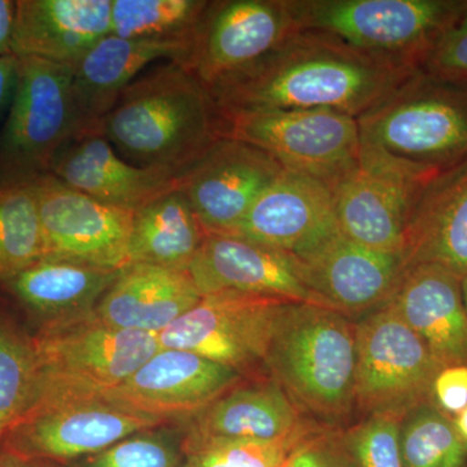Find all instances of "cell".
Segmentation results:
<instances>
[{
	"label": "cell",
	"mask_w": 467,
	"mask_h": 467,
	"mask_svg": "<svg viewBox=\"0 0 467 467\" xmlns=\"http://www.w3.org/2000/svg\"><path fill=\"white\" fill-rule=\"evenodd\" d=\"M17 57H0V116L14 99L17 84Z\"/></svg>",
	"instance_id": "ab89813d"
},
{
	"label": "cell",
	"mask_w": 467,
	"mask_h": 467,
	"mask_svg": "<svg viewBox=\"0 0 467 467\" xmlns=\"http://www.w3.org/2000/svg\"><path fill=\"white\" fill-rule=\"evenodd\" d=\"M242 379L235 368L196 353L160 349L121 386L100 399L156 420L190 418Z\"/></svg>",
	"instance_id": "2e32d148"
},
{
	"label": "cell",
	"mask_w": 467,
	"mask_h": 467,
	"mask_svg": "<svg viewBox=\"0 0 467 467\" xmlns=\"http://www.w3.org/2000/svg\"><path fill=\"white\" fill-rule=\"evenodd\" d=\"M189 273L202 296L236 291L326 306L306 285L296 257L241 236L208 235Z\"/></svg>",
	"instance_id": "ac0fdd59"
},
{
	"label": "cell",
	"mask_w": 467,
	"mask_h": 467,
	"mask_svg": "<svg viewBox=\"0 0 467 467\" xmlns=\"http://www.w3.org/2000/svg\"><path fill=\"white\" fill-rule=\"evenodd\" d=\"M290 301L236 291L205 295L159 334L160 348L196 353L238 370L265 365L282 306Z\"/></svg>",
	"instance_id": "7c38bea8"
},
{
	"label": "cell",
	"mask_w": 467,
	"mask_h": 467,
	"mask_svg": "<svg viewBox=\"0 0 467 467\" xmlns=\"http://www.w3.org/2000/svg\"><path fill=\"white\" fill-rule=\"evenodd\" d=\"M209 0H112L110 34L143 41H192Z\"/></svg>",
	"instance_id": "f546056e"
},
{
	"label": "cell",
	"mask_w": 467,
	"mask_h": 467,
	"mask_svg": "<svg viewBox=\"0 0 467 467\" xmlns=\"http://www.w3.org/2000/svg\"><path fill=\"white\" fill-rule=\"evenodd\" d=\"M432 395L441 410L459 414L467 407V365L441 368L432 384Z\"/></svg>",
	"instance_id": "8d00e7d4"
},
{
	"label": "cell",
	"mask_w": 467,
	"mask_h": 467,
	"mask_svg": "<svg viewBox=\"0 0 467 467\" xmlns=\"http://www.w3.org/2000/svg\"><path fill=\"white\" fill-rule=\"evenodd\" d=\"M453 423L456 426L457 432L467 444V407L461 410L459 414H456Z\"/></svg>",
	"instance_id": "b9f144b4"
},
{
	"label": "cell",
	"mask_w": 467,
	"mask_h": 467,
	"mask_svg": "<svg viewBox=\"0 0 467 467\" xmlns=\"http://www.w3.org/2000/svg\"><path fill=\"white\" fill-rule=\"evenodd\" d=\"M99 134L126 161L180 178L225 138V121L207 88L167 61L122 91Z\"/></svg>",
	"instance_id": "7a4b0ae2"
},
{
	"label": "cell",
	"mask_w": 467,
	"mask_h": 467,
	"mask_svg": "<svg viewBox=\"0 0 467 467\" xmlns=\"http://www.w3.org/2000/svg\"><path fill=\"white\" fill-rule=\"evenodd\" d=\"M407 267L436 264L467 275V159L441 171L427 186L411 218Z\"/></svg>",
	"instance_id": "484cf974"
},
{
	"label": "cell",
	"mask_w": 467,
	"mask_h": 467,
	"mask_svg": "<svg viewBox=\"0 0 467 467\" xmlns=\"http://www.w3.org/2000/svg\"><path fill=\"white\" fill-rule=\"evenodd\" d=\"M466 0H291L300 30L420 70Z\"/></svg>",
	"instance_id": "8992f818"
},
{
	"label": "cell",
	"mask_w": 467,
	"mask_h": 467,
	"mask_svg": "<svg viewBox=\"0 0 467 467\" xmlns=\"http://www.w3.org/2000/svg\"><path fill=\"white\" fill-rule=\"evenodd\" d=\"M441 171L362 143L358 164L333 187L337 227L365 247L405 254L418 202Z\"/></svg>",
	"instance_id": "ba28073f"
},
{
	"label": "cell",
	"mask_w": 467,
	"mask_h": 467,
	"mask_svg": "<svg viewBox=\"0 0 467 467\" xmlns=\"http://www.w3.org/2000/svg\"><path fill=\"white\" fill-rule=\"evenodd\" d=\"M32 467H46V466L41 465V462H32Z\"/></svg>",
	"instance_id": "ee69618b"
},
{
	"label": "cell",
	"mask_w": 467,
	"mask_h": 467,
	"mask_svg": "<svg viewBox=\"0 0 467 467\" xmlns=\"http://www.w3.org/2000/svg\"><path fill=\"white\" fill-rule=\"evenodd\" d=\"M50 173L95 201L131 212L178 186L174 175L126 161L100 134L67 140L55 156Z\"/></svg>",
	"instance_id": "ffe728a7"
},
{
	"label": "cell",
	"mask_w": 467,
	"mask_h": 467,
	"mask_svg": "<svg viewBox=\"0 0 467 467\" xmlns=\"http://www.w3.org/2000/svg\"><path fill=\"white\" fill-rule=\"evenodd\" d=\"M309 432L275 441H221L202 445L186 454L184 467H285Z\"/></svg>",
	"instance_id": "d6a6232c"
},
{
	"label": "cell",
	"mask_w": 467,
	"mask_h": 467,
	"mask_svg": "<svg viewBox=\"0 0 467 467\" xmlns=\"http://www.w3.org/2000/svg\"><path fill=\"white\" fill-rule=\"evenodd\" d=\"M355 401L371 413H398L432 395L442 368L427 344L384 303L355 326Z\"/></svg>",
	"instance_id": "30bf717a"
},
{
	"label": "cell",
	"mask_w": 467,
	"mask_h": 467,
	"mask_svg": "<svg viewBox=\"0 0 467 467\" xmlns=\"http://www.w3.org/2000/svg\"><path fill=\"white\" fill-rule=\"evenodd\" d=\"M17 2L0 0V57H15L12 51Z\"/></svg>",
	"instance_id": "f35d334b"
},
{
	"label": "cell",
	"mask_w": 467,
	"mask_h": 467,
	"mask_svg": "<svg viewBox=\"0 0 467 467\" xmlns=\"http://www.w3.org/2000/svg\"><path fill=\"white\" fill-rule=\"evenodd\" d=\"M225 138L265 150L285 171L316 178L333 189L358 164V119L330 109L272 110L227 119Z\"/></svg>",
	"instance_id": "9c48e42d"
},
{
	"label": "cell",
	"mask_w": 467,
	"mask_h": 467,
	"mask_svg": "<svg viewBox=\"0 0 467 467\" xmlns=\"http://www.w3.org/2000/svg\"><path fill=\"white\" fill-rule=\"evenodd\" d=\"M418 72L328 34L299 30L208 92L223 121L292 109H330L358 119Z\"/></svg>",
	"instance_id": "6da1fadb"
},
{
	"label": "cell",
	"mask_w": 467,
	"mask_h": 467,
	"mask_svg": "<svg viewBox=\"0 0 467 467\" xmlns=\"http://www.w3.org/2000/svg\"><path fill=\"white\" fill-rule=\"evenodd\" d=\"M38 383L33 337L0 313V447L29 410Z\"/></svg>",
	"instance_id": "4dcf8cb0"
},
{
	"label": "cell",
	"mask_w": 467,
	"mask_h": 467,
	"mask_svg": "<svg viewBox=\"0 0 467 467\" xmlns=\"http://www.w3.org/2000/svg\"><path fill=\"white\" fill-rule=\"evenodd\" d=\"M161 427L129 436L109 450L88 457L79 467H184L182 441Z\"/></svg>",
	"instance_id": "836d02e7"
},
{
	"label": "cell",
	"mask_w": 467,
	"mask_h": 467,
	"mask_svg": "<svg viewBox=\"0 0 467 467\" xmlns=\"http://www.w3.org/2000/svg\"><path fill=\"white\" fill-rule=\"evenodd\" d=\"M285 467H344L333 448L322 439H308L294 451Z\"/></svg>",
	"instance_id": "74e56055"
},
{
	"label": "cell",
	"mask_w": 467,
	"mask_h": 467,
	"mask_svg": "<svg viewBox=\"0 0 467 467\" xmlns=\"http://www.w3.org/2000/svg\"><path fill=\"white\" fill-rule=\"evenodd\" d=\"M295 257L310 290L327 308L344 315L383 306L407 269L404 254L365 247L339 227Z\"/></svg>",
	"instance_id": "e0dca14e"
},
{
	"label": "cell",
	"mask_w": 467,
	"mask_h": 467,
	"mask_svg": "<svg viewBox=\"0 0 467 467\" xmlns=\"http://www.w3.org/2000/svg\"><path fill=\"white\" fill-rule=\"evenodd\" d=\"M165 423L100 398L55 402L30 409L0 448L30 462L88 459Z\"/></svg>",
	"instance_id": "4fadbf2b"
},
{
	"label": "cell",
	"mask_w": 467,
	"mask_h": 467,
	"mask_svg": "<svg viewBox=\"0 0 467 467\" xmlns=\"http://www.w3.org/2000/svg\"><path fill=\"white\" fill-rule=\"evenodd\" d=\"M285 169L265 150L223 138L178 178L208 235H234L243 218Z\"/></svg>",
	"instance_id": "9a60e30c"
},
{
	"label": "cell",
	"mask_w": 467,
	"mask_h": 467,
	"mask_svg": "<svg viewBox=\"0 0 467 467\" xmlns=\"http://www.w3.org/2000/svg\"><path fill=\"white\" fill-rule=\"evenodd\" d=\"M386 303L422 337L442 368L467 365V310L461 276L436 264L408 266Z\"/></svg>",
	"instance_id": "603a6c76"
},
{
	"label": "cell",
	"mask_w": 467,
	"mask_h": 467,
	"mask_svg": "<svg viewBox=\"0 0 467 467\" xmlns=\"http://www.w3.org/2000/svg\"><path fill=\"white\" fill-rule=\"evenodd\" d=\"M112 0H17L12 51L75 67L110 34Z\"/></svg>",
	"instance_id": "cb8c5ba5"
},
{
	"label": "cell",
	"mask_w": 467,
	"mask_h": 467,
	"mask_svg": "<svg viewBox=\"0 0 467 467\" xmlns=\"http://www.w3.org/2000/svg\"><path fill=\"white\" fill-rule=\"evenodd\" d=\"M327 183L284 171L243 218L235 236L300 256L337 229Z\"/></svg>",
	"instance_id": "d6986e66"
},
{
	"label": "cell",
	"mask_w": 467,
	"mask_h": 467,
	"mask_svg": "<svg viewBox=\"0 0 467 467\" xmlns=\"http://www.w3.org/2000/svg\"><path fill=\"white\" fill-rule=\"evenodd\" d=\"M401 427V451L407 467H466L467 444L453 420L431 405L411 409Z\"/></svg>",
	"instance_id": "1f68e13d"
},
{
	"label": "cell",
	"mask_w": 467,
	"mask_h": 467,
	"mask_svg": "<svg viewBox=\"0 0 467 467\" xmlns=\"http://www.w3.org/2000/svg\"><path fill=\"white\" fill-rule=\"evenodd\" d=\"M420 70L467 84V0L460 16L442 34Z\"/></svg>",
	"instance_id": "d590c367"
},
{
	"label": "cell",
	"mask_w": 467,
	"mask_h": 467,
	"mask_svg": "<svg viewBox=\"0 0 467 467\" xmlns=\"http://www.w3.org/2000/svg\"><path fill=\"white\" fill-rule=\"evenodd\" d=\"M29 184L41 217L43 260L113 270L128 265L135 212L95 201L51 173Z\"/></svg>",
	"instance_id": "5bb4252c"
},
{
	"label": "cell",
	"mask_w": 467,
	"mask_h": 467,
	"mask_svg": "<svg viewBox=\"0 0 467 467\" xmlns=\"http://www.w3.org/2000/svg\"><path fill=\"white\" fill-rule=\"evenodd\" d=\"M201 299L189 272L134 263L119 269L95 313L112 327L159 335Z\"/></svg>",
	"instance_id": "d4e9b609"
},
{
	"label": "cell",
	"mask_w": 467,
	"mask_h": 467,
	"mask_svg": "<svg viewBox=\"0 0 467 467\" xmlns=\"http://www.w3.org/2000/svg\"><path fill=\"white\" fill-rule=\"evenodd\" d=\"M43 259L45 242L32 184L0 186V284Z\"/></svg>",
	"instance_id": "f1b7e54d"
},
{
	"label": "cell",
	"mask_w": 467,
	"mask_h": 467,
	"mask_svg": "<svg viewBox=\"0 0 467 467\" xmlns=\"http://www.w3.org/2000/svg\"><path fill=\"white\" fill-rule=\"evenodd\" d=\"M461 288H462L463 303H465V308L467 310V275L461 278Z\"/></svg>",
	"instance_id": "7bdbcfd3"
},
{
	"label": "cell",
	"mask_w": 467,
	"mask_h": 467,
	"mask_svg": "<svg viewBox=\"0 0 467 467\" xmlns=\"http://www.w3.org/2000/svg\"><path fill=\"white\" fill-rule=\"evenodd\" d=\"M119 272L42 260L2 285L42 324H48L94 312Z\"/></svg>",
	"instance_id": "4316f807"
},
{
	"label": "cell",
	"mask_w": 467,
	"mask_h": 467,
	"mask_svg": "<svg viewBox=\"0 0 467 467\" xmlns=\"http://www.w3.org/2000/svg\"><path fill=\"white\" fill-rule=\"evenodd\" d=\"M17 58L16 90L0 137V186L29 184L50 173L58 150L78 131L73 67Z\"/></svg>",
	"instance_id": "52a82bcc"
},
{
	"label": "cell",
	"mask_w": 467,
	"mask_h": 467,
	"mask_svg": "<svg viewBox=\"0 0 467 467\" xmlns=\"http://www.w3.org/2000/svg\"><path fill=\"white\" fill-rule=\"evenodd\" d=\"M265 367L297 408L326 420L343 417L355 402V327L339 310L285 303Z\"/></svg>",
	"instance_id": "3957f363"
},
{
	"label": "cell",
	"mask_w": 467,
	"mask_h": 467,
	"mask_svg": "<svg viewBox=\"0 0 467 467\" xmlns=\"http://www.w3.org/2000/svg\"><path fill=\"white\" fill-rule=\"evenodd\" d=\"M300 409L275 382L236 384L187 418L183 451L221 441H275L306 431Z\"/></svg>",
	"instance_id": "7402d4cb"
},
{
	"label": "cell",
	"mask_w": 467,
	"mask_h": 467,
	"mask_svg": "<svg viewBox=\"0 0 467 467\" xmlns=\"http://www.w3.org/2000/svg\"><path fill=\"white\" fill-rule=\"evenodd\" d=\"M362 143L438 171L467 159V84L416 73L358 117Z\"/></svg>",
	"instance_id": "5b68a950"
},
{
	"label": "cell",
	"mask_w": 467,
	"mask_h": 467,
	"mask_svg": "<svg viewBox=\"0 0 467 467\" xmlns=\"http://www.w3.org/2000/svg\"><path fill=\"white\" fill-rule=\"evenodd\" d=\"M299 30L291 0H214L205 8L180 66L209 91Z\"/></svg>",
	"instance_id": "8fae6325"
},
{
	"label": "cell",
	"mask_w": 467,
	"mask_h": 467,
	"mask_svg": "<svg viewBox=\"0 0 467 467\" xmlns=\"http://www.w3.org/2000/svg\"><path fill=\"white\" fill-rule=\"evenodd\" d=\"M38 383L30 409L100 398L159 352V335L121 330L97 313L42 324L33 335ZM27 410V411H29Z\"/></svg>",
	"instance_id": "277c9868"
},
{
	"label": "cell",
	"mask_w": 467,
	"mask_h": 467,
	"mask_svg": "<svg viewBox=\"0 0 467 467\" xmlns=\"http://www.w3.org/2000/svg\"><path fill=\"white\" fill-rule=\"evenodd\" d=\"M401 414L377 413L349 436L358 467H407L401 451Z\"/></svg>",
	"instance_id": "e575fe53"
},
{
	"label": "cell",
	"mask_w": 467,
	"mask_h": 467,
	"mask_svg": "<svg viewBox=\"0 0 467 467\" xmlns=\"http://www.w3.org/2000/svg\"><path fill=\"white\" fill-rule=\"evenodd\" d=\"M208 234L178 189L135 212L129 264H149L189 272Z\"/></svg>",
	"instance_id": "83f0119b"
},
{
	"label": "cell",
	"mask_w": 467,
	"mask_h": 467,
	"mask_svg": "<svg viewBox=\"0 0 467 467\" xmlns=\"http://www.w3.org/2000/svg\"><path fill=\"white\" fill-rule=\"evenodd\" d=\"M190 41H143L109 34L73 69L76 135L99 134L119 95L158 60L182 63Z\"/></svg>",
	"instance_id": "44dd1931"
},
{
	"label": "cell",
	"mask_w": 467,
	"mask_h": 467,
	"mask_svg": "<svg viewBox=\"0 0 467 467\" xmlns=\"http://www.w3.org/2000/svg\"><path fill=\"white\" fill-rule=\"evenodd\" d=\"M0 467H32V462L0 448Z\"/></svg>",
	"instance_id": "60d3db41"
}]
</instances>
